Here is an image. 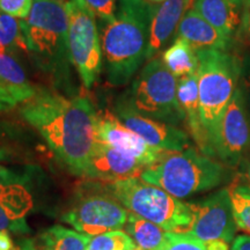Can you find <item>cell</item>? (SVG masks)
Wrapping results in <instances>:
<instances>
[{
    "mask_svg": "<svg viewBox=\"0 0 250 250\" xmlns=\"http://www.w3.org/2000/svg\"><path fill=\"white\" fill-rule=\"evenodd\" d=\"M130 212L110 193L94 192L81 196L62 219L77 232L89 236L121 230Z\"/></svg>",
    "mask_w": 250,
    "mask_h": 250,
    "instance_id": "9",
    "label": "cell"
},
{
    "mask_svg": "<svg viewBox=\"0 0 250 250\" xmlns=\"http://www.w3.org/2000/svg\"><path fill=\"white\" fill-rule=\"evenodd\" d=\"M0 49L27 50L20 20L0 12Z\"/></svg>",
    "mask_w": 250,
    "mask_h": 250,
    "instance_id": "24",
    "label": "cell"
},
{
    "mask_svg": "<svg viewBox=\"0 0 250 250\" xmlns=\"http://www.w3.org/2000/svg\"><path fill=\"white\" fill-rule=\"evenodd\" d=\"M98 142L131 155L145 167L155 164L165 153L146 143L111 115L99 117Z\"/></svg>",
    "mask_w": 250,
    "mask_h": 250,
    "instance_id": "13",
    "label": "cell"
},
{
    "mask_svg": "<svg viewBox=\"0 0 250 250\" xmlns=\"http://www.w3.org/2000/svg\"><path fill=\"white\" fill-rule=\"evenodd\" d=\"M33 4V0H0V12L23 20L29 15Z\"/></svg>",
    "mask_w": 250,
    "mask_h": 250,
    "instance_id": "28",
    "label": "cell"
},
{
    "mask_svg": "<svg viewBox=\"0 0 250 250\" xmlns=\"http://www.w3.org/2000/svg\"><path fill=\"white\" fill-rule=\"evenodd\" d=\"M142 162L131 155L98 142L86 166L83 176L89 179L116 182L137 177L145 169Z\"/></svg>",
    "mask_w": 250,
    "mask_h": 250,
    "instance_id": "14",
    "label": "cell"
},
{
    "mask_svg": "<svg viewBox=\"0 0 250 250\" xmlns=\"http://www.w3.org/2000/svg\"><path fill=\"white\" fill-rule=\"evenodd\" d=\"M234 37V42H237L243 48L250 49V0H245L241 5L240 26Z\"/></svg>",
    "mask_w": 250,
    "mask_h": 250,
    "instance_id": "30",
    "label": "cell"
},
{
    "mask_svg": "<svg viewBox=\"0 0 250 250\" xmlns=\"http://www.w3.org/2000/svg\"><path fill=\"white\" fill-rule=\"evenodd\" d=\"M177 80L161 59L153 58L121 98L143 116L177 126L186 121L177 99Z\"/></svg>",
    "mask_w": 250,
    "mask_h": 250,
    "instance_id": "7",
    "label": "cell"
},
{
    "mask_svg": "<svg viewBox=\"0 0 250 250\" xmlns=\"http://www.w3.org/2000/svg\"><path fill=\"white\" fill-rule=\"evenodd\" d=\"M20 22L27 50L37 67L51 78L56 87L71 94L73 64L64 0H34L29 15Z\"/></svg>",
    "mask_w": 250,
    "mask_h": 250,
    "instance_id": "3",
    "label": "cell"
},
{
    "mask_svg": "<svg viewBox=\"0 0 250 250\" xmlns=\"http://www.w3.org/2000/svg\"><path fill=\"white\" fill-rule=\"evenodd\" d=\"M139 177L175 198L183 199L218 188L226 180L227 170L210 156L188 147L181 152H165Z\"/></svg>",
    "mask_w": 250,
    "mask_h": 250,
    "instance_id": "5",
    "label": "cell"
},
{
    "mask_svg": "<svg viewBox=\"0 0 250 250\" xmlns=\"http://www.w3.org/2000/svg\"><path fill=\"white\" fill-rule=\"evenodd\" d=\"M250 149V115L241 87H237L225 111L213 144L214 158L236 167Z\"/></svg>",
    "mask_w": 250,
    "mask_h": 250,
    "instance_id": "11",
    "label": "cell"
},
{
    "mask_svg": "<svg viewBox=\"0 0 250 250\" xmlns=\"http://www.w3.org/2000/svg\"><path fill=\"white\" fill-rule=\"evenodd\" d=\"M86 250H139L129 234L123 230H112L93 236Z\"/></svg>",
    "mask_w": 250,
    "mask_h": 250,
    "instance_id": "25",
    "label": "cell"
},
{
    "mask_svg": "<svg viewBox=\"0 0 250 250\" xmlns=\"http://www.w3.org/2000/svg\"><path fill=\"white\" fill-rule=\"evenodd\" d=\"M0 89L17 105L27 102L36 92L20 62L2 49H0Z\"/></svg>",
    "mask_w": 250,
    "mask_h": 250,
    "instance_id": "19",
    "label": "cell"
},
{
    "mask_svg": "<svg viewBox=\"0 0 250 250\" xmlns=\"http://www.w3.org/2000/svg\"><path fill=\"white\" fill-rule=\"evenodd\" d=\"M68 18V50L73 67L87 89L92 88L102 68V41L96 17L83 0L65 1Z\"/></svg>",
    "mask_w": 250,
    "mask_h": 250,
    "instance_id": "8",
    "label": "cell"
},
{
    "mask_svg": "<svg viewBox=\"0 0 250 250\" xmlns=\"http://www.w3.org/2000/svg\"><path fill=\"white\" fill-rule=\"evenodd\" d=\"M156 250H210L208 241H202L187 232H167L162 245Z\"/></svg>",
    "mask_w": 250,
    "mask_h": 250,
    "instance_id": "27",
    "label": "cell"
},
{
    "mask_svg": "<svg viewBox=\"0 0 250 250\" xmlns=\"http://www.w3.org/2000/svg\"><path fill=\"white\" fill-rule=\"evenodd\" d=\"M93 236L68 229L61 225L51 226L41 234L40 250H86Z\"/></svg>",
    "mask_w": 250,
    "mask_h": 250,
    "instance_id": "22",
    "label": "cell"
},
{
    "mask_svg": "<svg viewBox=\"0 0 250 250\" xmlns=\"http://www.w3.org/2000/svg\"><path fill=\"white\" fill-rule=\"evenodd\" d=\"M241 78H240V87H241L243 95H245L247 109L250 115V54L243 56Z\"/></svg>",
    "mask_w": 250,
    "mask_h": 250,
    "instance_id": "31",
    "label": "cell"
},
{
    "mask_svg": "<svg viewBox=\"0 0 250 250\" xmlns=\"http://www.w3.org/2000/svg\"><path fill=\"white\" fill-rule=\"evenodd\" d=\"M153 6L147 0H118L115 19L105 23L102 52L110 85L129 83L146 61Z\"/></svg>",
    "mask_w": 250,
    "mask_h": 250,
    "instance_id": "2",
    "label": "cell"
},
{
    "mask_svg": "<svg viewBox=\"0 0 250 250\" xmlns=\"http://www.w3.org/2000/svg\"><path fill=\"white\" fill-rule=\"evenodd\" d=\"M230 1H233L234 4L237 5V6H241L243 4V1H245V0H230Z\"/></svg>",
    "mask_w": 250,
    "mask_h": 250,
    "instance_id": "38",
    "label": "cell"
},
{
    "mask_svg": "<svg viewBox=\"0 0 250 250\" xmlns=\"http://www.w3.org/2000/svg\"><path fill=\"white\" fill-rule=\"evenodd\" d=\"M19 250H40V249L37 248V247H35V245H34L33 242L29 241V240H27V241L21 243Z\"/></svg>",
    "mask_w": 250,
    "mask_h": 250,
    "instance_id": "36",
    "label": "cell"
},
{
    "mask_svg": "<svg viewBox=\"0 0 250 250\" xmlns=\"http://www.w3.org/2000/svg\"><path fill=\"white\" fill-rule=\"evenodd\" d=\"M5 158V154H4V152L2 151H0V159H4Z\"/></svg>",
    "mask_w": 250,
    "mask_h": 250,
    "instance_id": "40",
    "label": "cell"
},
{
    "mask_svg": "<svg viewBox=\"0 0 250 250\" xmlns=\"http://www.w3.org/2000/svg\"><path fill=\"white\" fill-rule=\"evenodd\" d=\"M115 116L127 129L162 152H181L189 147V137L174 125L143 116L120 98L114 108Z\"/></svg>",
    "mask_w": 250,
    "mask_h": 250,
    "instance_id": "12",
    "label": "cell"
},
{
    "mask_svg": "<svg viewBox=\"0 0 250 250\" xmlns=\"http://www.w3.org/2000/svg\"><path fill=\"white\" fill-rule=\"evenodd\" d=\"M14 179V175L0 165V182H8Z\"/></svg>",
    "mask_w": 250,
    "mask_h": 250,
    "instance_id": "35",
    "label": "cell"
},
{
    "mask_svg": "<svg viewBox=\"0 0 250 250\" xmlns=\"http://www.w3.org/2000/svg\"><path fill=\"white\" fill-rule=\"evenodd\" d=\"M198 58L199 110L206 140V155L214 158L213 144L225 111L240 83L242 61L220 50H196Z\"/></svg>",
    "mask_w": 250,
    "mask_h": 250,
    "instance_id": "4",
    "label": "cell"
},
{
    "mask_svg": "<svg viewBox=\"0 0 250 250\" xmlns=\"http://www.w3.org/2000/svg\"><path fill=\"white\" fill-rule=\"evenodd\" d=\"M147 1H148V2H149V1H151V2H164L165 0H147Z\"/></svg>",
    "mask_w": 250,
    "mask_h": 250,
    "instance_id": "39",
    "label": "cell"
},
{
    "mask_svg": "<svg viewBox=\"0 0 250 250\" xmlns=\"http://www.w3.org/2000/svg\"><path fill=\"white\" fill-rule=\"evenodd\" d=\"M229 192L237 227L250 235V188L237 186L229 190Z\"/></svg>",
    "mask_w": 250,
    "mask_h": 250,
    "instance_id": "26",
    "label": "cell"
},
{
    "mask_svg": "<svg viewBox=\"0 0 250 250\" xmlns=\"http://www.w3.org/2000/svg\"><path fill=\"white\" fill-rule=\"evenodd\" d=\"M193 9L225 35L234 37L240 26V6L230 0H193Z\"/></svg>",
    "mask_w": 250,
    "mask_h": 250,
    "instance_id": "20",
    "label": "cell"
},
{
    "mask_svg": "<svg viewBox=\"0 0 250 250\" xmlns=\"http://www.w3.org/2000/svg\"><path fill=\"white\" fill-rule=\"evenodd\" d=\"M246 175H247V179H248V182H249V184H250V161L248 162V165H247Z\"/></svg>",
    "mask_w": 250,
    "mask_h": 250,
    "instance_id": "37",
    "label": "cell"
},
{
    "mask_svg": "<svg viewBox=\"0 0 250 250\" xmlns=\"http://www.w3.org/2000/svg\"><path fill=\"white\" fill-rule=\"evenodd\" d=\"M124 228L139 250H156L164 243L167 234L158 225L131 212Z\"/></svg>",
    "mask_w": 250,
    "mask_h": 250,
    "instance_id": "23",
    "label": "cell"
},
{
    "mask_svg": "<svg viewBox=\"0 0 250 250\" xmlns=\"http://www.w3.org/2000/svg\"><path fill=\"white\" fill-rule=\"evenodd\" d=\"M0 250H14V245L8 232H0Z\"/></svg>",
    "mask_w": 250,
    "mask_h": 250,
    "instance_id": "34",
    "label": "cell"
},
{
    "mask_svg": "<svg viewBox=\"0 0 250 250\" xmlns=\"http://www.w3.org/2000/svg\"><path fill=\"white\" fill-rule=\"evenodd\" d=\"M34 208V199L22 183L0 182V232L27 233V217Z\"/></svg>",
    "mask_w": 250,
    "mask_h": 250,
    "instance_id": "15",
    "label": "cell"
},
{
    "mask_svg": "<svg viewBox=\"0 0 250 250\" xmlns=\"http://www.w3.org/2000/svg\"><path fill=\"white\" fill-rule=\"evenodd\" d=\"M162 62L176 78L197 73L198 58L196 50L186 40L176 37L173 44L162 54Z\"/></svg>",
    "mask_w": 250,
    "mask_h": 250,
    "instance_id": "21",
    "label": "cell"
},
{
    "mask_svg": "<svg viewBox=\"0 0 250 250\" xmlns=\"http://www.w3.org/2000/svg\"><path fill=\"white\" fill-rule=\"evenodd\" d=\"M177 99L186 116L188 129L199 151L206 155V140L199 110L198 76L197 73L177 80Z\"/></svg>",
    "mask_w": 250,
    "mask_h": 250,
    "instance_id": "18",
    "label": "cell"
},
{
    "mask_svg": "<svg viewBox=\"0 0 250 250\" xmlns=\"http://www.w3.org/2000/svg\"><path fill=\"white\" fill-rule=\"evenodd\" d=\"M177 37L186 40L195 50L212 49L228 51L234 39L225 35L203 19L193 8L188 9L176 31Z\"/></svg>",
    "mask_w": 250,
    "mask_h": 250,
    "instance_id": "17",
    "label": "cell"
},
{
    "mask_svg": "<svg viewBox=\"0 0 250 250\" xmlns=\"http://www.w3.org/2000/svg\"><path fill=\"white\" fill-rule=\"evenodd\" d=\"M21 115L72 174L83 176L98 144L99 116L88 100L36 88L22 103Z\"/></svg>",
    "mask_w": 250,
    "mask_h": 250,
    "instance_id": "1",
    "label": "cell"
},
{
    "mask_svg": "<svg viewBox=\"0 0 250 250\" xmlns=\"http://www.w3.org/2000/svg\"><path fill=\"white\" fill-rule=\"evenodd\" d=\"M104 191L131 213L158 225L166 232H187L191 223L189 204L138 177L109 182Z\"/></svg>",
    "mask_w": 250,
    "mask_h": 250,
    "instance_id": "6",
    "label": "cell"
},
{
    "mask_svg": "<svg viewBox=\"0 0 250 250\" xmlns=\"http://www.w3.org/2000/svg\"><path fill=\"white\" fill-rule=\"evenodd\" d=\"M92 9L95 17L101 19L105 23L111 22L115 19L118 0H83Z\"/></svg>",
    "mask_w": 250,
    "mask_h": 250,
    "instance_id": "29",
    "label": "cell"
},
{
    "mask_svg": "<svg viewBox=\"0 0 250 250\" xmlns=\"http://www.w3.org/2000/svg\"><path fill=\"white\" fill-rule=\"evenodd\" d=\"M188 204L191 211V223L187 233L202 241H234L237 225L234 219L229 190L224 188Z\"/></svg>",
    "mask_w": 250,
    "mask_h": 250,
    "instance_id": "10",
    "label": "cell"
},
{
    "mask_svg": "<svg viewBox=\"0 0 250 250\" xmlns=\"http://www.w3.org/2000/svg\"><path fill=\"white\" fill-rule=\"evenodd\" d=\"M14 107H17V103L9 98L7 94L0 89V111L8 110V109H12Z\"/></svg>",
    "mask_w": 250,
    "mask_h": 250,
    "instance_id": "33",
    "label": "cell"
},
{
    "mask_svg": "<svg viewBox=\"0 0 250 250\" xmlns=\"http://www.w3.org/2000/svg\"><path fill=\"white\" fill-rule=\"evenodd\" d=\"M193 0H165L153 6L146 61H151L169 42Z\"/></svg>",
    "mask_w": 250,
    "mask_h": 250,
    "instance_id": "16",
    "label": "cell"
},
{
    "mask_svg": "<svg viewBox=\"0 0 250 250\" xmlns=\"http://www.w3.org/2000/svg\"><path fill=\"white\" fill-rule=\"evenodd\" d=\"M230 250H250V235L242 234L236 236L232 242Z\"/></svg>",
    "mask_w": 250,
    "mask_h": 250,
    "instance_id": "32",
    "label": "cell"
}]
</instances>
